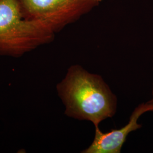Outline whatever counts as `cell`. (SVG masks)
<instances>
[{
  "mask_svg": "<svg viewBox=\"0 0 153 153\" xmlns=\"http://www.w3.org/2000/svg\"><path fill=\"white\" fill-rule=\"evenodd\" d=\"M55 33L24 16L19 0H0V56L19 58L51 43Z\"/></svg>",
  "mask_w": 153,
  "mask_h": 153,
  "instance_id": "cell-2",
  "label": "cell"
},
{
  "mask_svg": "<svg viewBox=\"0 0 153 153\" xmlns=\"http://www.w3.org/2000/svg\"><path fill=\"white\" fill-rule=\"evenodd\" d=\"M67 116L89 121L98 128L103 121L113 117L117 98L102 77L87 71L79 65H71L56 86Z\"/></svg>",
  "mask_w": 153,
  "mask_h": 153,
  "instance_id": "cell-1",
  "label": "cell"
},
{
  "mask_svg": "<svg viewBox=\"0 0 153 153\" xmlns=\"http://www.w3.org/2000/svg\"><path fill=\"white\" fill-rule=\"evenodd\" d=\"M153 107L148 102L138 105L133 111L128 123L118 129H112L103 132L98 128H95V137L92 143L82 153H120L121 148L128 135L142 126L138 123V119L143 114L152 112Z\"/></svg>",
  "mask_w": 153,
  "mask_h": 153,
  "instance_id": "cell-4",
  "label": "cell"
},
{
  "mask_svg": "<svg viewBox=\"0 0 153 153\" xmlns=\"http://www.w3.org/2000/svg\"><path fill=\"white\" fill-rule=\"evenodd\" d=\"M152 98L150 100H149L148 102L149 103V104H150L152 106V107H153V110H152V112H153V88H152Z\"/></svg>",
  "mask_w": 153,
  "mask_h": 153,
  "instance_id": "cell-5",
  "label": "cell"
},
{
  "mask_svg": "<svg viewBox=\"0 0 153 153\" xmlns=\"http://www.w3.org/2000/svg\"><path fill=\"white\" fill-rule=\"evenodd\" d=\"M103 0H19L24 16L43 22L55 33L76 22Z\"/></svg>",
  "mask_w": 153,
  "mask_h": 153,
  "instance_id": "cell-3",
  "label": "cell"
}]
</instances>
